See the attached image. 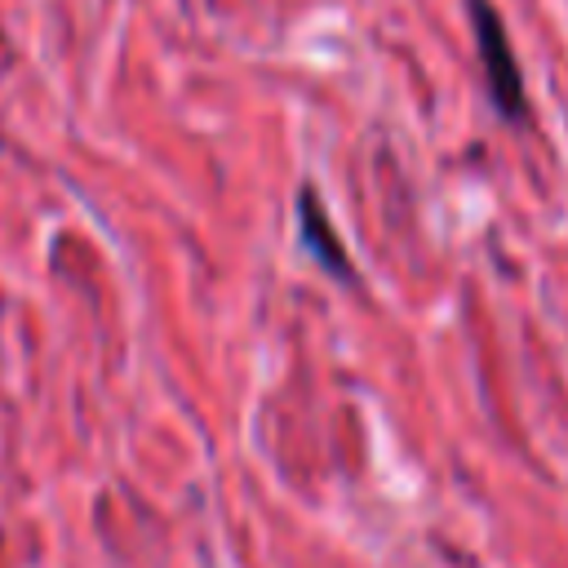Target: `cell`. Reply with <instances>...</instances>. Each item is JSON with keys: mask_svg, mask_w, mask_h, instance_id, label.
Here are the masks:
<instances>
[{"mask_svg": "<svg viewBox=\"0 0 568 568\" xmlns=\"http://www.w3.org/2000/svg\"><path fill=\"white\" fill-rule=\"evenodd\" d=\"M297 231H302V244H306V253L315 257V266H320L324 275H333V280L346 284V288L359 284V271H355V262L346 257V244L337 240L333 217H328V209H324V200H320L315 186H302V191H297Z\"/></svg>", "mask_w": 568, "mask_h": 568, "instance_id": "2", "label": "cell"}, {"mask_svg": "<svg viewBox=\"0 0 568 568\" xmlns=\"http://www.w3.org/2000/svg\"><path fill=\"white\" fill-rule=\"evenodd\" d=\"M466 13H470V31H475V49H479L493 111L510 124H524L528 120V89H524V75H519V62H515L497 0H466Z\"/></svg>", "mask_w": 568, "mask_h": 568, "instance_id": "1", "label": "cell"}]
</instances>
